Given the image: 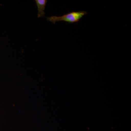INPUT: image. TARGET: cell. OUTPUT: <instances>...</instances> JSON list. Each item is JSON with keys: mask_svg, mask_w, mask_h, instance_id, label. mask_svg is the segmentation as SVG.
Here are the masks:
<instances>
[{"mask_svg": "<svg viewBox=\"0 0 131 131\" xmlns=\"http://www.w3.org/2000/svg\"><path fill=\"white\" fill-rule=\"evenodd\" d=\"M35 1L38 7V18L43 17L45 14L44 11L47 1L46 0H35Z\"/></svg>", "mask_w": 131, "mask_h": 131, "instance_id": "obj_2", "label": "cell"}, {"mask_svg": "<svg viewBox=\"0 0 131 131\" xmlns=\"http://www.w3.org/2000/svg\"><path fill=\"white\" fill-rule=\"evenodd\" d=\"M87 14L85 11L73 12L68 13L61 16H52L47 17V20L54 24L59 21H64L69 24L78 22L84 15Z\"/></svg>", "mask_w": 131, "mask_h": 131, "instance_id": "obj_1", "label": "cell"}]
</instances>
